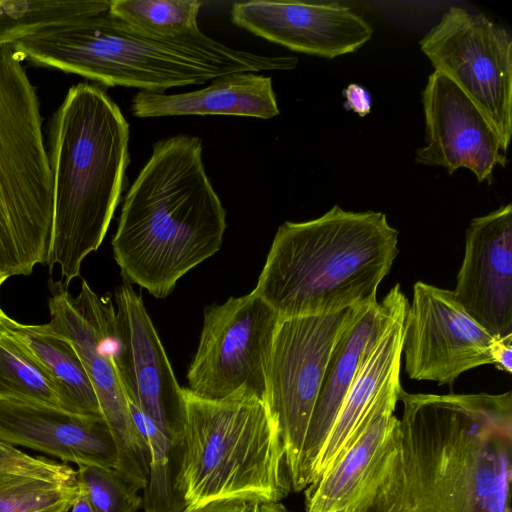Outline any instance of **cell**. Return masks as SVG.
Here are the masks:
<instances>
[{"instance_id": "cell-1", "label": "cell", "mask_w": 512, "mask_h": 512, "mask_svg": "<svg viewBox=\"0 0 512 512\" xmlns=\"http://www.w3.org/2000/svg\"><path fill=\"white\" fill-rule=\"evenodd\" d=\"M350 512H511L512 393L411 394Z\"/></svg>"}, {"instance_id": "cell-2", "label": "cell", "mask_w": 512, "mask_h": 512, "mask_svg": "<svg viewBox=\"0 0 512 512\" xmlns=\"http://www.w3.org/2000/svg\"><path fill=\"white\" fill-rule=\"evenodd\" d=\"M202 152L197 136L179 134L154 143L125 195L112 239L125 281L159 299L222 245L226 210Z\"/></svg>"}, {"instance_id": "cell-3", "label": "cell", "mask_w": 512, "mask_h": 512, "mask_svg": "<svg viewBox=\"0 0 512 512\" xmlns=\"http://www.w3.org/2000/svg\"><path fill=\"white\" fill-rule=\"evenodd\" d=\"M23 61L103 86L159 92L238 72L288 71L292 56L234 49L200 29L181 37L138 32L108 11L37 31L13 44Z\"/></svg>"}, {"instance_id": "cell-4", "label": "cell", "mask_w": 512, "mask_h": 512, "mask_svg": "<svg viewBox=\"0 0 512 512\" xmlns=\"http://www.w3.org/2000/svg\"><path fill=\"white\" fill-rule=\"evenodd\" d=\"M53 215L50 271L79 277L83 260L102 244L120 201L129 162V124L96 84L71 86L49 123Z\"/></svg>"}, {"instance_id": "cell-5", "label": "cell", "mask_w": 512, "mask_h": 512, "mask_svg": "<svg viewBox=\"0 0 512 512\" xmlns=\"http://www.w3.org/2000/svg\"><path fill=\"white\" fill-rule=\"evenodd\" d=\"M386 214L334 205L279 226L254 292L280 317L325 314L377 302L399 254Z\"/></svg>"}, {"instance_id": "cell-6", "label": "cell", "mask_w": 512, "mask_h": 512, "mask_svg": "<svg viewBox=\"0 0 512 512\" xmlns=\"http://www.w3.org/2000/svg\"><path fill=\"white\" fill-rule=\"evenodd\" d=\"M172 435L173 489L183 507L219 500L281 501L291 492L277 425L264 400L203 399L184 388Z\"/></svg>"}, {"instance_id": "cell-7", "label": "cell", "mask_w": 512, "mask_h": 512, "mask_svg": "<svg viewBox=\"0 0 512 512\" xmlns=\"http://www.w3.org/2000/svg\"><path fill=\"white\" fill-rule=\"evenodd\" d=\"M52 176L39 97L20 54L0 47V271L29 275L47 261Z\"/></svg>"}, {"instance_id": "cell-8", "label": "cell", "mask_w": 512, "mask_h": 512, "mask_svg": "<svg viewBox=\"0 0 512 512\" xmlns=\"http://www.w3.org/2000/svg\"><path fill=\"white\" fill-rule=\"evenodd\" d=\"M49 290L50 321L46 326L74 346L84 365L117 448L114 469L135 491L144 490L149 449L135 424L114 362L115 307L111 298L97 295L84 279L76 297L61 280H50Z\"/></svg>"}, {"instance_id": "cell-9", "label": "cell", "mask_w": 512, "mask_h": 512, "mask_svg": "<svg viewBox=\"0 0 512 512\" xmlns=\"http://www.w3.org/2000/svg\"><path fill=\"white\" fill-rule=\"evenodd\" d=\"M366 305L279 318L266 365L264 401L279 431L291 491H297L303 445L329 360Z\"/></svg>"}, {"instance_id": "cell-10", "label": "cell", "mask_w": 512, "mask_h": 512, "mask_svg": "<svg viewBox=\"0 0 512 512\" xmlns=\"http://www.w3.org/2000/svg\"><path fill=\"white\" fill-rule=\"evenodd\" d=\"M434 71L480 109L506 153L512 136V37L482 13L451 6L419 42Z\"/></svg>"}, {"instance_id": "cell-11", "label": "cell", "mask_w": 512, "mask_h": 512, "mask_svg": "<svg viewBox=\"0 0 512 512\" xmlns=\"http://www.w3.org/2000/svg\"><path fill=\"white\" fill-rule=\"evenodd\" d=\"M279 318L254 291L207 306L187 389L209 400L239 394L264 400L266 365Z\"/></svg>"}, {"instance_id": "cell-12", "label": "cell", "mask_w": 512, "mask_h": 512, "mask_svg": "<svg viewBox=\"0 0 512 512\" xmlns=\"http://www.w3.org/2000/svg\"><path fill=\"white\" fill-rule=\"evenodd\" d=\"M493 340L452 291L421 281L413 285L402 343L405 372L411 379L451 385L462 373L493 364Z\"/></svg>"}, {"instance_id": "cell-13", "label": "cell", "mask_w": 512, "mask_h": 512, "mask_svg": "<svg viewBox=\"0 0 512 512\" xmlns=\"http://www.w3.org/2000/svg\"><path fill=\"white\" fill-rule=\"evenodd\" d=\"M115 301L114 362L127 400L172 438L183 417L184 388L129 282L116 289Z\"/></svg>"}, {"instance_id": "cell-14", "label": "cell", "mask_w": 512, "mask_h": 512, "mask_svg": "<svg viewBox=\"0 0 512 512\" xmlns=\"http://www.w3.org/2000/svg\"><path fill=\"white\" fill-rule=\"evenodd\" d=\"M426 145L416 150L415 161L445 168L450 175L470 170L478 182H492L497 166L507 158L500 140L480 109L447 76L434 71L422 93Z\"/></svg>"}, {"instance_id": "cell-15", "label": "cell", "mask_w": 512, "mask_h": 512, "mask_svg": "<svg viewBox=\"0 0 512 512\" xmlns=\"http://www.w3.org/2000/svg\"><path fill=\"white\" fill-rule=\"evenodd\" d=\"M232 22L292 51L332 59L368 42L373 28L338 2L248 1L234 3Z\"/></svg>"}, {"instance_id": "cell-16", "label": "cell", "mask_w": 512, "mask_h": 512, "mask_svg": "<svg viewBox=\"0 0 512 512\" xmlns=\"http://www.w3.org/2000/svg\"><path fill=\"white\" fill-rule=\"evenodd\" d=\"M452 293L493 338L512 334L511 204L470 222Z\"/></svg>"}, {"instance_id": "cell-17", "label": "cell", "mask_w": 512, "mask_h": 512, "mask_svg": "<svg viewBox=\"0 0 512 512\" xmlns=\"http://www.w3.org/2000/svg\"><path fill=\"white\" fill-rule=\"evenodd\" d=\"M408 300L396 284L381 302L366 305L347 328L327 365L306 433L297 491L310 483L320 450L366 356L393 321L407 310Z\"/></svg>"}, {"instance_id": "cell-18", "label": "cell", "mask_w": 512, "mask_h": 512, "mask_svg": "<svg viewBox=\"0 0 512 512\" xmlns=\"http://www.w3.org/2000/svg\"><path fill=\"white\" fill-rule=\"evenodd\" d=\"M0 440L77 466L114 468L118 458L103 418L41 404L0 400Z\"/></svg>"}, {"instance_id": "cell-19", "label": "cell", "mask_w": 512, "mask_h": 512, "mask_svg": "<svg viewBox=\"0 0 512 512\" xmlns=\"http://www.w3.org/2000/svg\"><path fill=\"white\" fill-rule=\"evenodd\" d=\"M406 311L393 321L361 364L320 450L310 483L327 470L356 440L385 392L400 378Z\"/></svg>"}, {"instance_id": "cell-20", "label": "cell", "mask_w": 512, "mask_h": 512, "mask_svg": "<svg viewBox=\"0 0 512 512\" xmlns=\"http://www.w3.org/2000/svg\"><path fill=\"white\" fill-rule=\"evenodd\" d=\"M195 91L164 94L139 91L131 112L138 118L183 115H232L268 120L279 114L271 77L252 72L218 76Z\"/></svg>"}, {"instance_id": "cell-21", "label": "cell", "mask_w": 512, "mask_h": 512, "mask_svg": "<svg viewBox=\"0 0 512 512\" xmlns=\"http://www.w3.org/2000/svg\"><path fill=\"white\" fill-rule=\"evenodd\" d=\"M400 378L385 392L372 417L344 453L304 491L305 512H350L398 418Z\"/></svg>"}, {"instance_id": "cell-22", "label": "cell", "mask_w": 512, "mask_h": 512, "mask_svg": "<svg viewBox=\"0 0 512 512\" xmlns=\"http://www.w3.org/2000/svg\"><path fill=\"white\" fill-rule=\"evenodd\" d=\"M76 469L35 457L0 440V512H41L71 503L79 493Z\"/></svg>"}, {"instance_id": "cell-23", "label": "cell", "mask_w": 512, "mask_h": 512, "mask_svg": "<svg viewBox=\"0 0 512 512\" xmlns=\"http://www.w3.org/2000/svg\"><path fill=\"white\" fill-rule=\"evenodd\" d=\"M2 327L17 338L47 372L56 387L61 409L103 418L90 378L68 340L50 331L46 324L27 325L9 318Z\"/></svg>"}, {"instance_id": "cell-24", "label": "cell", "mask_w": 512, "mask_h": 512, "mask_svg": "<svg viewBox=\"0 0 512 512\" xmlns=\"http://www.w3.org/2000/svg\"><path fill=\"white\" fill-rule=\"evenodd\" d=\"M111 0H0V47L39 30L107 12Z\"/></svg>"}, {"instance_id": "cell-25", "label": "cell", "mask_w": 512, "mask_h": 512, "mask_svg": "<svg viewBox=\"0 0 512 512\" xmlns=\"http://www.w3.org/2000/svg\"><path fill=\"white\" fill-rule=\"evenodd\" d=\"M0 400L60 408L56 387L39 362L0 326Z\"/></svg>"}, {"instance_id": "cell-26", "label": "cell", "mask_w": 512, "mask_h": 512, "mask_svg": "<svg viewBox=\"0 0 512 512\" xmlns=\"http://www.w3.org/2000/svg\"><path fill=\"white\" fill-rule=\"evenodd\" d=\"M199 0H111L108 12L132 29L157 37H181L199 30Z\"/></svg>"}, {"instance_id": "cell-27", "label": "cell", "mask_w": 512, "mask_h": 512, "mask_svg": "<svg viewBox=\"0 0 512 512\" xmlns=\"http://www.w3.org/2000/svg\"><path fill=\"white\" fill-rule=\"evenodd\" d=\"M130 405L135 424L149 449V476L142 505L146 512H180L184 509L173 489L172 439Z\"/></svg>"}, {"instance_id": "cell-28", "label": "cell", "mask_w": 512, "mask_h": 512, "mask_svg": "<svg viewBox=\"0 0 512 512\" xmlns=\"http://www.w3.org/2000/svg\"><path fill=\"white\" fill-rule=\"evenodd\" d=\"M80 490L96 512H137L142 498L114 468L80 465L76 469Z\"/></svg>"}, {"instance_id": "cell-29", "label": "cell", "mask_w": 512, "mask_h": 512, "mask_svg": "<svg viewBox=\"0 0 512 512\" xmlns=\"http://www.w3.org/2000/svg\"><path fill=\"white\" fill-rule=\"evenodd\" d=\"M343 94L346 97L344 107L363 117L371 110V97L362 86L350 84Z\"/></svg>"}, {"instance_id": "cell-30", "label": "cell", "mask_w": 512, "mask_h": 512, "mask_svg": "<svg viewBox=\"0 0 512 512\" xmlns=\"http://www.w3.org/2000/svg\"><path fill=\"white\" fill-rule=\"evenodd\" d=\"M493 365L511 374L512 372V334L503 338H494L491 346Z\"/></svg>"}, {"instance_id": "cell-31", "label": "cell", "mask_w": 512, "mask_h": 512, "mask_svg": "<svg viewBox=\"0 0 512 512\" xmlns=\"http://www.w3.org/2000/svg\"><path fill=\"white\" fill-rule=\"evenodd\" d=\"M249 503L243 500H219L197 507H185L180 512H246Z\"/></svg>"}, {"instance_id": "cell-32", "label": "cell", "mask_w": 512, "mask_h": 512, "mask_svg": "<svg viewBox=\"0 0 512 512\" xmlns=\"http://www.w3.org/2000/svg\"><path fill=\"white\" fill-rule=\"evenodd\" d=\"M247 512H290L280 501H252Z\"/></svg>"}, {"instance_id": "cell-33", "label": "cell", "mask_w": 512, "mask_h": 512, "mask_svg": "<svg viewBox=\"0 0 512 512\" xmlns=\"http://www.w3.org/2000/svg\"><path fill=\"white\" fill-rule=\"evenodd\" d=\"M69 512H96V510L90 504L84 493L79 490V493L72 502Z\"/></svg>"}, {"instance_id": "cell-34", "label": "cell", "mask_w": 512, "mask_h": 512, "mask_svg": "<svg viewBox=\"0 0 512 512\" xmlns=\"http://www.w3.org/2000/svg\"><path fill=\"white\" fill-rule=\"evenodd\" d=\"M9 278L8 275H6L5 273L1 272L0 271V288L2 286V284ZM10 317H8L4 312L3 310L1 309L0 307V326H2L3 324H5L8 320H9Z\"/></svg>"}, {"instance_id": "cell-35", "label": "cell", "mask_w": 512, "mask_h": 512, "mask_svg": "<svg viewBox=\"0 0 512 512\" xmlns=\"http://www.w3.org/2000/svg\"><path fill=\"white\" fill-rule=\"evenodd\" d=\"M71 505H72V502L71 503H65V504H62L60 506H57V507H54V508H51V509H48V510H45V511H41V512H69V510L71 508Z\"/></svg>"}, {"instance_id": "cell-36", "label": "cell", "mask_w": 512, "mask_h": 512, "mask_svg": "<svg viewBox=\"0 0 512 512\" xmlns=\"http://www.w3.org/2000/svg\"><path fill=\"white\" fill-rule=\"evenodd\" d=\"M247 511H248V510H247ZM247 511H246V512H247Z\"/></svg>"}]
</instances>
